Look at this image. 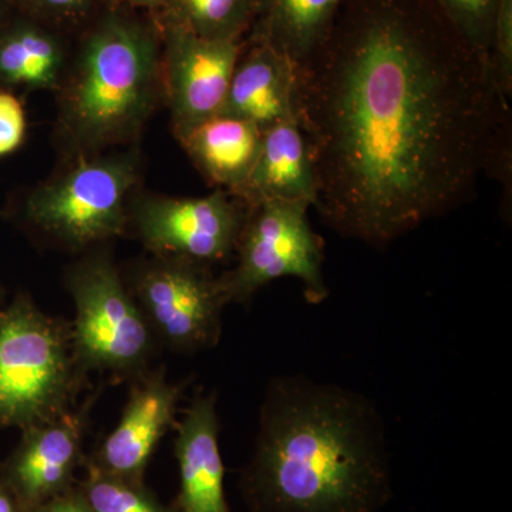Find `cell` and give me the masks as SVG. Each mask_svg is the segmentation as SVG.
Segmentation results:
<instances>
[{
    "instance_id": "484cf974",
    "label": "cell",
    "mask_w": 512,
    "mask_h": 512,
    "mask_svg": "<svg viewBox=\"0 0 512 512\" xmlns=\"http://www.w3.org/2000/svg\"><path fill=\"white\" fill-rule=\"evenodd\" d=\"M104 2L113 3V5L124 6L140 12L150 13V15L157 16L160 10L163 9L165 0H104Z\"/></svg>"
},
{
    "instance_id": "ffe728a7",
    "label": "cell",
    "mask_w": 512,
    "mask_h": 512,
    "mask_svg": "<svg viewBox=\"0 0 512 512\" xmlns=\"http://www.w3.org/2000/svg\"><path fill=\"white\" fill-rule=\"evenodd\" d=\"M92 512H170L141 483L103 473L89 464V478L80 491Z\"/></svg>"
},
{
    "instance_id": "d4e9b609",
    "label": "cell",
    "mask_w": 512,
    "mask_h": 512,
    "mask_svg": "<svg viewBox=\"0 0 512 512\" xmlns=\"http://www.w3.org/2000/svg\"><path fill=\"white\" fill-rule=\"evenodd\" d=\"M33 512H92L83 495L80 493H66L57 495L52 500L46 501Z\"/></svg>"
},
{
    "instance_id": "277c9868",
    "label": "cell",
    "mask_w": 512,
    "mask_h": 512,
    "mask_svg": "<svg viewBox=\"0 0 512 512\" xmlns=\"http://www.w3.org/2000/svg\"><path fill=\"white\" fill-rule=\"evenodd\" d=\"M72 323L43 312L29 295L0 309V429L60 419L82 390Z\"/></svg>"
},
{
    "instance_id": "ac0fdd59",
    "label": "cell",
    "mask_w": 512,
    "mask_h": 512,
    "mask_svg": "<svg viewBox=\"0 0 512 512\" xmlns=\"http://www.w3.org/2000/svg\"><path fill=\"white\" fill-rule=\"evenodd\" d=\"M262 136L255 124L218 114L180 143L208 183L238 198L261 151Z\"/></svg>"
},
{
    "instance_id": "4fadbf2b",
    "label": "cell",
    "mask_w": 512,
    "mask_h": 512,
    "mask_svg": "<svg viewBox=\"0 0 512 512\" xmlns=\"http://www.w3.org/2000/svg\"><path fill=\"white\" fill-rule=\"evenodd\" d=\"M174 429L181 483L177 512H229L217 394H197Z\"/></svg>"
},
{
    "instance_id": "52a82bcc",
    "label": "cell",
    "mask_w": 512,
    "mask_h": 512,
    "mask_svg": "<svg viewBox=\"0 0 512 512\" xmlns=\"http://www.w3.org/2000/svg\"><path fill=\"white\" fill-rule=\"evenodd\" d=\"M311 205L302 201L266 200L248 205L239 237L237 265L221 275L229 303L247 305L276 279L295 278L311 303L329 295L323 264L325 245L309 222Z\"/></svg>"
},
{
    "instance_id": "8fae6325",
    "label": "cell",
    "mask_w": 512,
    "mask_h": 512,
    "mask_svg": "<svg viewBox=\"0 0 512 512\" xmlns=\"http://www.w3.org/2000/svg\"><path fill=\"white\" fill-rule=\"evenodd\" d=\"M185 386V382H168L163 367L133 380L119 424L96 451L90 466L141 483L158 443L177 423L175 414Z\"/></svg>"
},
{
    "instance_id": "83f0119b",
    "label": "cell",
    "mask_w": 512,
    "mask_h": 512,
    "mask_svg": "<svg viewBox=\"0 0 512 512\" xmlns=\"http://www.w3.org/2000/svg\"><path fill=\"white\" fill-rule=\"evenodd\" d=\"M0 512H16L13 507L12 501L9 500L8 495L0 493Z\"/></svg>"
},
{
    "instance_id": "5bb4252c",
    "label": "cell",
    "mask_w": 512,
    "mask_h": 512,
    "mask_svg": "<svg viewBox=\"0 0 512 512\" xmlns=\"http://www.w3.org/2000/svg\"><path fill=\"white\" fill-rule=\"evenodd\" d=\"M295 84L291 60L269 46L245 40L221 114L268 130L295 117Z\"/></svg>"
},
{
    "instance_id": "9c48e42d",
    "label": "cell",
    "mask_w": 512,
    "mask_h": 512,
    "mask_svg": "<svg viewBox=\"0 0 512 512\" xmlns=\"http://www.w3.org/2000/svg\"><path fill=\"white\" fill-rule=\"evenodd\" d=\"M247 214L248 204L215 190L205 197L133 198L130 222L151 255L214 266L237 252Z\"/></svg>"
},
{
    "instance_id": "3957f363",
    "label": "cell",
    "mask_w": 512,
    "mask_h": 512,
    "mask_svg": "<svg viewBox=\"0 0 512 512\" xmlns=\"http://www.w3.org/2000/svg\"><path fill=\"white\" fill-rule=\"evenodd\" d=\"M60 86V136L74 157L133 141L164 93L157 19L103 0L74 33Z\"/></svg>"
},
{
    "instance_id": "7a4b0ae2",
    "label": "cell",
    "mask_w": 512,
    "mask_h": 512,
    "mask_svg": "<svg viewBox=\"0 0 512 512\" xmlns=\"http://www.w3.org/2000/svg\"><path fill=\"white\" fill-rule=\"evenodd\" d=\"M245 488L256 512H377L390 497L382 417L367 397L308 377L266 390Z\"/></svg>"
},
{
    "instance_id": "7c38bea8",
    "label": "cell",
    "mask_w": 512,
    "mask_h": 512,
    "mask_svg": "<svg viewBox=\"0 0 512 512\" xmlns=\"http://www.w3.org/2000/svg\"><path fill=\"white\" fill-rule=\"evenodd\" d=\"M93 399L60 419L22 430V441L10 461L9 480L20 500L32 510L66 493L82 460Z\"/></svg>"
},
{
    "instance_id": "4316f807",
    "label": "cell",
    "mask_w": 512,
    "mask_h": 512,
    "mask_svg": "<svg viewBox=\"0 0 512 512\" xmlns=\"http://www.w3.org/2000/svg\"><path fill=\"white\" fill-rule=\"evenodd\" d=\"M10 5L6 0H0V32H2V29L5 28L6 23L9 22V10ZM13 10V9H12Z\"/></svg>"
},
{
    "instance_id": "603a6c76",
    "label": "cell",
    "mask_w": 512,
    "mask_h": 512,
    "mask_svg": "<svg viewBox=\"0 0 512 512\" xmlns=\"http://www.w3.org/2000/svg\"><path fill=\"white\" fill-rule=\"evenodd\" d=\"M488 63L491 74L498 90L505 99L510 101L512 96V0H500L490 50Z\"/></svg>"
},
{
    "instance_id": "6da1fadb",
    "label": "cell",
    "mask_w": 512,
    "mask_h": 512,
    "mask_svg": "<svg viewBox=\"0 0 512 512\" xmlns=\"http://www.w3.org/2000/svg\"><path fill=\"white\" fill-rule=\"evenodd\" d=\"M295 116L320 217L372 247L460 207L483 175L511 181L510 101L431 0H345L296 72Z\"/></svg>"
},
{
    "instance_id": "f1b7e54d",
    "label": "cell",
    "mask_w": 512,
    "mask_h": 512,
    "mask_svg": "<svg viewBox=\"0 0 512 512\" xmlns=\"http://www.w3.org/2000/svg\"><path fill=\"white\" fill-rule=\"evenodd\" d=\"M0 295H2V291H0Z\"/></svg>"
},
{
    "instance_id": "2e32d148",
    "label": "cell",
    "mask_w": 512,
    "mask_h": 512,
    "mask_svg": "<svg viewBox=\"0 0 512 512\" xmlns=\"http://www.w3.org/2000/svg\"><path fill=\"white\" fill-rule=\"evenodd\" d=\"M343 5L345 0H256L245 40L281 53L298 72L328 43Z\"/></svg>"
},
{
    "instance_id": "8992f818",
    "label": "cell",
    "mask_w": 512,
    "mask_h": 512,
    "mask_svg": "<svg viewBox=\"0 0 512 512\" xmlns=\"http://www.w3.org/2000/svg\"><path fill=\"white\" fill-rule=\"evenodd\" d=\"M138 175L136 153L77 157L29 195L26 220L60 248L80 252L100 247L123 235L130 224Z\"/></svg>"
},
{
    "instance_id": "30bf717a",
    "label": "cell",
    "mask_w": 512,
    "mask_h": 512,
    "mask_svg": "<svg viewBox=\"0 0 512 512\" xmlns=\"http://www.w3.org/2000/svg\"><path fill=\"white\" fill-rule=\"evenodd\" d=\"M163 86L174 136L183 140L221 114L245 40H210L160 25Z\"/></svg>"
},
{
    "instance_id": "7402d4cb",
    "label": "cell",
    "mask_w": 512,
    "mask_h": 512,
    "mask_svg": "<svg viewBox=\"0 0 512 512\" xmlns=\"http://www.w3.org/2000/svg\"><path fill=\"white\" fill-rule=\"evenodd\" d=\"M19 15L74 33L89 22L103 0H6Z\"/></svg>"
},
{
    "instance_id": "9a60e30c",
    "label": "cell",
    "mask_w": 512,
    "mask_h": 512,
    "mask_svg": "<svg viewBox=\"0 0 512 512\" xmlns=\"http://www.w3.org/2000/svg\"><path fill=\"white\" fill-rule=\"evenodd\" d=\"M316 194L311 151L296 116L269 127L239 200L248 205L266 200L302 201L315 207Z\"/></svg>"
},
{
    "instance_id": "5b68a950",
    "label": "cell",
    "mask_w": 512,
    "mask_h": 512,
    "mask_svg": "<svg viewBox=\"0 0 512 512\" xmlns=\"http://www.w3.org/2000/svg\"><path fill=\"white\" fill-rule=\"evenodd\" d=\"M63 282L76 309L73 349L83 372L131 382L150 372L160 346L111 256L93 249Z\"/></svg>"
},
{
    "instance_id": "d6986e66",
    "label": "cell",
    "mask_w": 512,
    "mask_h": 512,
    "mask_svg": "<svg viewBox=\"0 0 512 512\" xmlns=\"http://www.w3.org/2000/svg\"><path fill=\"white\" fill-rule=\"evenodd\" d=\"M256 0H165L158 25L187 30L210 40H245Z\"/></svg>"
},
{
    "instance_id": "ba28073f",
    "label": "cell",
    "mask_w": 512,
    "mask_h": 512,
    "mask_svg": "<svg viewBox=\"0 0 512 512\" xmlns=\"http://www.w3.org/2000/svg\"><path fill=\"white\" fill-rule=\"evenodd\" d=\"M123 278L161 350L191 355L220 343L229 301L212 266L151 255Z\"/></svg>"
},
{
    "instance_id": "cb8c5ba5",
    "label": "cell",
    "mask_w": 512,
    "mask_h": 512,
    "mask_svg": "<svg viewBox=\"0 0 512 512\" xmlns=\"http://www.w3.org/2000/svg\"><path fill=\"white\" fill-rule=\"evenodd\" d=\"M25 109L13 94L0 92V157L8 156L22 146L26 137Z\"/></svg>"
},
{
    "instance_id": "e0dca14e",
    "label": "cell",
    "mask_w": 512,
    "mask_h": 512,
    "mask_svg": "<svg viewBox=\"0 0 512 512\" xmlns=\"http://www.w3.org/2000/svg\"><path fill=\"white\" fill-rule=\"evenodd\" d=\"M73 36L15 12L0 32V82L57 89L69 66Z\"/></svg>"
},
{
    "instance_id": "44dd1931",
    "label": "cell",
    "mask_w": 512,
    "mask_h": 512,
    "mask_svg": "<svg viewBox=\"0 0 512 512\" xmlns=\"http://www.w3.org/2000/svg\"><path fill=\"white\" fill-rule=\"evenodd\" d=\"M458 35L488 57L500 0H431Z\"/></svg>"
}]
</instances>
